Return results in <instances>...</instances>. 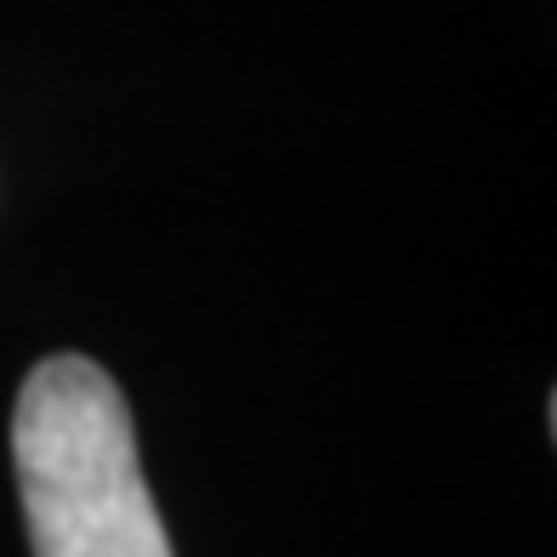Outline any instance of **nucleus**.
<instances>
[{
    "mask_svg": "<svg viewBox=\"0 0 557 557\" xmlns=\"http://www.w3.org/2000/svg\"><path fill=\"white\" fill-rule=\"evenodd\" d=\"M12 461L35 557H171L137 433L103 364L58 352L29 370Z\"/></svg>",
    "mask_w": 557,
    "mask_h": 557,
    "instance_id": "nucleus-1",
    "label": "nucleus"
}]
</instances>
